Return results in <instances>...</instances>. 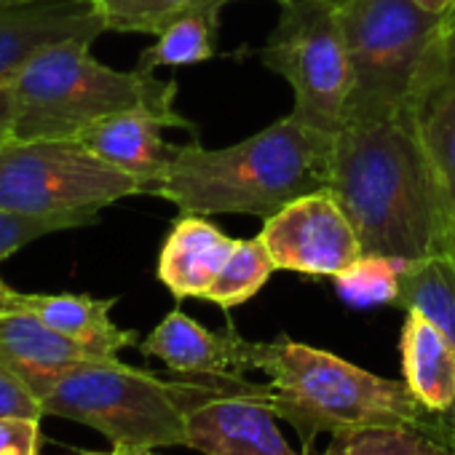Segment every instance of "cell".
<instances>
[{
  "instance_id": "1",
  "label": "cell",
  "mask_w": 455,
  "mask_h": 455,
  "mask_svg": "<svg viewBox=\"0 0 455 455\" xmlns=\"http://www.w3.org/2000/svg\"><path fill=\"white\" fill-rule=\"evenodd\" d=\"M330 190L354 222L364 252L412 263L444 244L452 209L410 108L348 118L340 126Z\"/></svg>"
},
{
  "instance_id": "2",
  "label": "cell",
  "mask_w": 455,
  "mask_h": 455,
  "mask_svg": "<svg viewBox=\"0 0 455 455\" xmlns=\"http://www.w3.org/2000/svg\"><path fill=\"white\" fill-rule=\"evenodd\" d=\"M335 134H324L292 113L263 132L209 150L198 140L177 153L153 188L180 214L271 217L290 201L330 188Z\"/></svg>"
},
{
  "instance_id": "3",
  "label": "cell",
  "mask_w": 455,
  "mask_h": 455,
  "mask_svg": "<svg viewBox=\"0 0 455 455\" xmlns=\"http://www.w3.org/2000/svg\"><path fill=\"white\" fill-rule=\"evenodd\" d=\"M92 44L84 38L62 41L28 62L14 89L12 137L76 140L94 121L134 108L196 132L193 121L174 110L177 81H158L137 68L129 73L113 70L92 57Z\"/></svg>"
},
{
  "instance_id": "4",
  "label": "cell",
  "mask_w": 455,
  "mask_h": 455,
  "mask_svg": "<svg viewBox=\"0 0 455 455\" xmlns=\"http://www.w3.org/2000/svg\"><path fill=\"white\" fill-rule=\"evenodd\" d=\"M255 370L268 375L279 420H287L306 450L319 434L364 426L423 423V407L404 380L380 378L330 351L279 335L255 348Z\"/></svg>"
},
{
  "instance_id": "5",
  "label": "cell",
  "mask_w": 455,
  "mask_h": 455,
  "mask_svg": "<svg viewBox=\"0 0 455 455\" xmlns=\"http://www.w3.org/2000/svg\"><path fill=\"white\" fill-rule=\"evenodd\" d=\"M44 412L100 431L110 447L185 444L180 383L121 359H86L33 378Z\"/></svg>"
},
{
  "instance_id": "6",
  "label": "cell",
  "mask_w": 455,
  "mask_h": 455,
  "mask_svg": "<svg viewBox=\"0 0 455 455\" xmlns=\"http://www.w3.org/2000/svg\"><path fill=\"white\" fill-rule=\"evenodd\" d=\"M338 17L354 70L346 121L410 108L444 52L442 17L415 0H343Z\"/></svg>"
},
{
  "instance_id": "7",
  "label": "cell",
  "mask_w": 455,
  "mask_h": 455,
  "mask_svg": "<svg viewBox=\"0 0 455 455\" xmlns=\"http://www.w3.org/2000/svg\"><path fill=\"white\" fill-rule=\"evenodd\" d=\"M142 185L78 140H0V209L84 228Z\"/></svg>"
},
{
  "instance_id": "8",
  "label": "cell",
  "mask_w": 455,
  "mask_h": 455,
  "mask_svg": "<svg viewBox=\"0 0 455 455\" xmlns=\"http://www.w3.org/2000/svg\"><path fill=\"white\" fill-rule=\"evenodd\" d=\"M258 57L290 84L295 118L324 134L340 132L354 70L338 6L324 0H284L279 22Z\"/></svg>"
},
{
  "instance_id": "9",
  "label": "cell",
  "mask_w": 455,
  "mask_h": 455,
  "mask_svg": "<svg viewBox=\"0 0 455 455\" xmlns=\"http://www.w3.org/2000/svg\"><path fill=\"white\" fill-rule=\"evenodd\" d=\"M185 447L204 455H308L279 428L271 388L242 375H180Z\"/></svg>"
},
{
  "instance_id": "10",
  "label": "cell",
  "mask_w": 455,
  "mask_h": 455,
  "mask_svg": "<svg viewBox=\"0 0 455 455\" xmlns=\"http://www.w3.org/2000/svg\"><path fill=\"white\" fill-rule=\"evenodd\" d=\"M258 239L276 268L306 276H338L364 255L354 222L330 188L300 196L266 217Z\"/></svg>"
},
{
  "instance_id": "11",
  "label": "cell",
  "mask_w": 455,
  "mask_h": 455,
  "mask_svg": "<svg viewBox=\"0 0 455 455\" xmlns=\"http://www.w3.org/2000/svg\"><path fill=\"white\" fill-rule=\"evenodd\" d=\"M105 22L94 0H38L0 6V140L12 134L14 89L28 62L62 41H97Z\"/></svg>"
},
{
  "instance_id": "12",
  "label": "cell",
  "mask_w": 455,
  "mask_h": 455,
  "mask_svg": "<svg viewBox=\"0 0 455 455\" xmlns=\"http://www.w3.org/2000/svg\"><path fill=\"white\" fill-rule=\"evenodd\" d=\"M142 356L161 359L177 375H244L255 370V340L234 327L206 330L180 308L169 311L153 332L137 346Z\"/></svg>"
},
{
  "instance_id": "13",
  "label": "cell",
  "mask_w": 455,
  "mask_h": 455,
  "mask_svg": "<svg viewBox=\"0 0 455 455\" xmlns=\"http://www.w3.org/2000/svg\"><path fill=\"white\" fill-rule=\"evenodd\" d=\"M164 129L177 126L153 110L134 108L94 121L76 140L110 166L132 174L150 196L177 153V145L164 140Z\"/></svg>"
},
{
  "instance_id": "14",
  "label": "cell",
  "mask_w": 455,
  "mask_h": 455,
  "mask_svg": "<svg viewBox=\"0 0 455 455\" xmlns=\"http://www.w3.org/2000/svg\"><path fill=\"white\" fill-rule=\"evenodd\" d=\"M97 359L84 346L52 330L17 298V290L0 279V364L33 380L70 364Z\"/></svg>"
},
{
  "instance_id": "15",
  "label": "cell",
  "mask_w": 455,
  "mask_h": 455,
  "mask_svg": "<svg viewBox=\"0 0 455 455\" xmlns=\"http://www.w3.org/2000/svg\"><path fill=\"white\" fill-rule=\"evenodd\" d=\"M236 239L196 214H182L158 255V282L177 298H206Z\"/></svg>"
},
{
  "instance_id": "16",
  "label": "cell",
  "mask_w": 455,
  "mask_h": 455,
  "mask_svg": "<svg viewBox=\"0 0 455 455\" xmlns=\"http://www.w3.org/2000/svg\"><path fill=\"white\" fill-rule=\"evenodd\" d=\"M17 298L52 330L84 346L97 359H118L124 348L140 346L134 330H121L110 319V311L118 303L116 298H92L76 292L46 295V292H20V290Z\"/></svg>"
},
{
  "instance_id": "17",
  "label": "cell",
  "mask_w": 455,
  "mask_h": 455,
  "mask_svg": "<svg viewBox=\"0 0 455 455\" xmlns=\"http://www.w3.org/2000/svg\"><path fill=\"white\" fill-rule=\"evenodd\" d=\"M402 380L431 415L455 407V346L420 311H404L402 338Z\"/></svg>"
},
{
  "instance_id": "18",
  "label": "cell",
  "mask_w": 455,
  "mask_h": 455,
  "mask_svg": "<svg viewBox=\"0 0 455 455\" xmlns=\"http://www.w3.org/2000/svg\"><path fill=\"white\" fill-rule=\"evenodd\" d=\"M418 137L455 212V52L444 49L410 102Z\"/></svg>"
},
{
  "instance_id": "19",
  "label": "cell",
  "mask_w": 455,
  "mask_h": 455,
  "mask_svg": "<svg viewBox=\"0 0 455 455\" xmlns=\"http://www.w3.org/2000/svg\"><path fill=\"white\" fill-rule=\"evenodd\" d=\"M394 306L402 311H420L455 346V258L442 247L407 263Z\"/></svg>"
},
{
  "instance_id": "20",
  "label": "cell",
  "mask_w": 455,
  "mask_h": 455,
  "mask_svg": "<svg viewBox=\"0 0 455 455\" xmlns=\"http://www.w3.org/2000/svg\"><path fill=\"white\" fill-rule=\"evenodd\" d=\"M228 4L212 0V4L196 6L180 14L169 28L156 36V44L148 46L140 60V73H153L156 68H190L206 62L214 54V30L220 25V14Z\"/></svg>"
},
{
  "instance_id": "21",
  "label": "cell",
  "mask_w": 455,
  "mask_h": 455,
  "mask_svg": "<svg viewBox=\"0 0 455 455\" xmlns=\"http://www.w3.org/2000/svg\"><path fill=\"white\" fill-rule=\"evenodd\" d=\"M322 455H455V450L434 431H423V423H396L335 434Z\"/></svg>"
},
{
  "instance_id": "22",
  "label": "cell",
  "mask_w": 455,
  "mask_h": 455,
  "mask_svg": "<svg viewBox=\"0 0 455 455\" xmlns=\"http://www.w3.org/2000/svg\"><path fill=\"white\" fill-rule=\"evenodd\" d=\"M274 271L279 268L260 239H236L231 258L225 260L204 300L220 306L222 311L239 308L268 284Z\"/></svg>"
},
{
  "instance_id": "23",
  "label": "cell",
  "mask_w": 455,
  "mask_h": 455,
  "mask_svg": "<svg viewBox=\"0 0 455 455\" xmlns=\"http://www.w3.org/2000/svg\"><path fill=\"white\" fill-rule=\"evenodd\" d=\"M410 260L364 252L335 279L338 295L351 306H394L399 298L402 274Z\"/></svg>"
},
{
  "instance_id": "24",
  "label": "cell",
  "mask_w": 455,
  "mask_h": 455,
  "mask_svg": "<svg viewBox=\"0 0 455 455\" xmlns=\"http://www.w3.org/2000/svg\"><path fill=\"white\" fill-rule=\"evenodd\" d=\"M212 4V0H94V6L110 33H145L158 36L180 14ZM234 4V0H222Z\"/></svg>"
},
{
  "instance_id": "25",
  "label": "cell",
  "mask_w": 455,
  "mask_h": 455,
  "mask_svg": "<svg viewBox=\"0 0 455 455\" xmlns=\"http://www.w3.org/2000/svg\"><path fill=\"white\" fill-rule=\"evenodd\" d=\"M70 231V225L62 220H44V217H25L17 212H4L0 209V263L20 252L22 247L49 236Z\"/></svg>"
},
{
  "instance_id": "26",
  "label": "cell",
  "mask_w": 455,
  "mask_h": 455,
  "mask_svg": "<svg viewBox=\"0 0 455 455\" xmlns=\"http://www.w3.org/2000/svg\"><path fill=\"white\" fill-rule=\"evenodd\" d=\"M44 404L28 378L0 364V418H33L41 420Z\"/></svg>"
},
{
  "instance_id": "27",
  "label": "cell",
  "mask_w": 455,
  "mask_h": 455,
  "mask_svg": "<svg viewBox=\"0 0 455 455\" xmlns=\"http://www.w3.org/2000/svg\"><path fill=\"white\" fill-rule=\"evenodd\" d=\"M41 420L0 418V455H41Z\"/></svg>"
},
{
  "instance_id": "28",
  "label": "cell",
  "mask_w": 455,
  "mask_h": 455,
  "mask_svg": "<svg viewBox=\"0 0 455 455\" xmlns=\"http://www.w3.org/2000/svg\"><path fill=\"white\" fill-rule=\"evenodd\" d=\"M434 418H436L434 420V434L439 439H444L455 450V407L447 410V412H442V415H434Z\"/></svg>"
},
{
  "instance_id": "29",
  "label": "cell",
  "mask_w": 455,
  "mask_h": 455,
  "mask_svg": "<svg viewBox=\"0 0 455 455\" xmlns=\"http://www.w3.org/2000/svg\"><path fill=\"white\" fill-rule=\"evenodd\" d=\"M439 41L444 49L455 52V0L450 4V9L442 14V22H439Z\"/></svg>"
},
{
  "instance_id": "30",
  "label": "cell",
  "mask_w": 455,
  "mask_h": 455,
  "mask_svg": "<svg viewBox=\"0 0 455 455\" xmlns=\"http://www.w3.org/2000/svg\"><path fill=\"white\" fill-rule=\"evenodd\" d=\"M84 455H100V452H84ZM105 455H161V452H156V447L121 444V447H110V452H105Z\"/></svg>"
},
{
  "instance_id": "31",
  "label": "cell",
  "mask_w": 455,
  "mask_h": 455,
  "mask_svg": "<svg viewBox=\"0 0 455 455\" xmlns=\"http://www.w3.org/2000/svg\"><path fill=\"white\" fill-rule=\"evenodd\" d=\"M415 4L418 6H423L426 12H431V14H444L447 9H450V4H452V0H415Z\"/></svg>"
},
{
  "instance_id": "32",
  "label": "cell",
  "mask_w": 455,
  "mask_h": 455,
  "mask_svg": "<svg viewBox=\"0 0 455 455\" xmlns=\"http://www.w3.org/2000/svg\"><path fill=\"white\" fill-rule=\"evenodd\" d=\"M452 258H455V212H452V220H450V228H447V236H444V244H442ZM439 247V250H442Z\"/></svg>"
},
{
  "instance_id": "33",
  "label": "cell",
  "mask_w": 455,
  "mask_h": 455,
  "mask_svg": "<svg viewBox=\"0 0 455 455\" xmlns=\"http://www.w3.org/2000/svg\"><path fill=\"white\" fill-rule=\"evenodd\" d=\"M20 4H38V0H0V6H20Z\"/></svg>"
},
{
  "instance_id": "34",
  "label": "cell",
  "mask_w": 455,
  "mask_h": 455,
  "mask_svg": "<svg viewBox=\"0 0 455 455\" xmlns=\"http://www.w3.org/2000/svg\"><path fill=\"white\" fill-rule=\"evenodd\" d=\"M279 4H284V0H279ZM324 4H332V6H340L343 0H324Z\"/></svg>"
}]
</instances>
